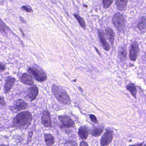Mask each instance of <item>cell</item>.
<instances>
[{
    "mask_svg": "<svg viewBox=\"0 0 146 146\" xmlns=\"http://www.w3.org/2000/svg\"><path fill=\"white\" fill-rule=\"evenodd\" d=\"M98 34L100 40L103 48L106 51H109L110 49V45L106 41L104 32L102 30H98Z\"/></svg>",
    "mask_w": 146,
    "mask_h": 146,
    "instance_id": "8fae6325",
    "label": "cell"
},
{
    "mask_svg": "<svg viewBox=\"0 0 146 146\" xmlns=\"http://www.w3.org/2000/svg\"><path fill=\"white\" fill-rule=\"evenodd\" d=\"M113 137V132L110 129L106 130L101 138V141H100L101 145H109L112 141Z\"/></svg>",
    "mask_w": 146,
    "mask_h": 146,
    "instance_id": "8992f818",
    "label": "cell"
},
{
    "mask_svg": "<svg viewBox=\"0 0 146 146\" xmlns=\"http://www.w3.org/2000/svg\"><path fill=\"white\" fill-rule=\"evenodd\" d=\"M127 48L125 46L120 47L118 49V57L121 61L124 62L127 60Z\"/></svg>",
    "mask_w": 146,
    "mask_h": 146,
    "instance_id": "e0dca14e",
    "label": "cell"
},
{
    "mask_svg": "<svg viewBox=\"0 0 146 146\" xmlns=\"http://www.w3.org/2000/svg\"><path fill=\"white\" fill-rule=\"evenodd\" d=\"M138 28L142 33L145 32L146 28V18L143 17L141 19L138 24Z\"/></svg>",
    "mask_w": 146,
    "mask_h": 146,
    "instance_id": "ffe728a7",
    "label": "cell"
},
{
    "mask_svg": "<svg viewBox=\"0 0 146 146\" xmlns=\"http://www.w3.org/2000/svg\"><path fill=\"white\" fill-rule=\"evenodd\" d=\"M21 9L23 11L25 12H27V13H32L33 12V10L31 8L30 6L28 5H25V6H22L21 8Z\"/></svg>",
    "mask_w": 146,
    "mask_h": 146,
    "instance_id": "cb8c5ba5",
    "label": "cell"
},
{
    "mask_svg": "<svg viewBox=\"0 0 146 146\" xmlns=\"http://www.w3.org/2000/svg\"><path fill=\"white\" fill-rule=\"evenodd\" d=\"M128 0H116V5L118 10H123L127 6Z\"/></svg>",
    "mask_w": 146,
    "mask_h": 146,
    "instance_id": "ac0fdd59",
    "label": "cell"
},
{
    "mask_svg": "<svg viewBox=\"0 0 146 146\" xmlns=\"http://www.w3.org/2000/svg\"><path fill=\"white\" fill-rule=\"evenodd\" d=\"M104 125H100L97 127H93L90 130V134L93 136L95 137L100 136L104 132Z\"/></svg>",
    "mask_w": 146,
    "mask_h": 146,
    "instance_id": "5bb4252c",
    "label": "cell"
},
{
    "mask_svg": "<svg viewBox=\"0 0 146 146\" xmlns=\"http://www.w3.org/2000/svg\"><path fill=\"white\" fill-rule=\"evenodd\" d=\"M112 23L119 31H123L125 27V20L124 17L120 13H117L113 16Z\"/></svg>",
    "mask_w": 146,
    "mask_h": 146,
    "instance_id": "277c9868",
    "label": "cell"
},
{
    "mask_svg": "<svg viewBox=\"0 0 146 146\" xmlns=\"http://www.w3.org/2000/svg\"><path fill=\"white\" fill-rule=\"evenodd\" d=\"M32 121L31 115L29 111L21 112L13 119V126L18 128L26 129L31 124Z\"/></svg>",
    "mask_w": 146,
    "mask_h": 146,
    "instance_id": "6da1fadb",
    "label": "cell"
},
{
    "mask_svg": "<svg viewBox=\"0 0 146 146\" xmlns=\"http://www.w3.org/2000/svg\"><path fill=\"white\" fill-rule=\"evenodd\" d=\"M59 120L61 123L63 127L69 128L73 127H74L75 124L74 121L71 119V117L68 116H60Z\"/></svg>",
    "mask_w": 146,
    "mask_h": 146,
    "instance_id": "52a82bcc",
    "label": "cell"
},
{
    "mask_svg": "<svg viewBox=\"0 0 146 146\" xmlns=\"http://www.w3.org/2000/svg\"><path fill=\"white\" fill-rule=\"evenodd\" d=\"M28 108V105L24 100L22 99H19L15 102L13 106V110L16 111L26 109Z\"/></svg>",
    "mask_w": 146,
    "mask_h": 146,
    "instance_id": "ba28073f",
    "label": "cell"
},
{
    "mask_svg": "<svg viewBox=\"0 0 146 146\" xmlns=\"http://www.w3.org/2000/svg\"><path fill=\"white\" fill-rule=\"evenodd\" d=\"M20 19L21 21L23 23H26V21L22 18V17H20Z\"/></svg>",
    "mask_w": 146,
    "mask_h": 146,
    "instance_id": "f546056e",
    "label": "cell"
},
{
    "mask_svg": "<svg viewBox=\"0 0 146 146\" xmlns=\"http://www.w3.org/2000/svg\"><path fill=\"white\" fill-rule=\"evenodd\" d=\"M113 0H103V6L105 9L108 8L113 2Z\"/></svg>",
    "mask_w": 146,
    "mask_h": 146,
    "instance_id": "603a6c76",
    "label": "cell"
},
{
    "mask_svg": "<svg viewBox=\"0 0 146 146\" xmlns=\"http://www.w3.org/2000/svg\"><path fill=\"white\" fill-rule=\"evenodd\" d=\"M44 139L47 146H52L54 144V137L50 134H45L44 135Z\"/></svg>",
    "mask_w": 146,
    "mask_h": 146,
    "instance_id": "d6986e66",
    "label": "cell"
},
{
    "mask_svg": "<svg viewBox=\"0 0 146 146\" xmlns=\"http://www.w3.org/2000/svg\"><path fill=\"white\" fill-rule=\"evenodd\" d=\"M38 93V88L35 85H33L29 88L27 92V97L31 102H32L36 99Z\"/></svg>",
    "mask_w": 146,
    "mask_h": 146,
    "instance_id": "9c48e42d",
    "label": "cell"
},
{
    "mask_svg": "<svg viewBox=\"0 0 146 146\" xmlns=\"http://www.w3.org/2000/svg\"><path fill=\"white\" fill-rule=\"evenodd\" d=\"M0 104L3 106H4L5 105V101H4V99H3V97H1V96H0Z\"/></svg>",
    "mask_w": 146,
    "mask_h": 146,
    "instance_id": "83f0119b",
    "label": "cell"
},
{
    "mask_svg": "<svg viewBox=\"0 0 146 146\" xmlns=\"http://www.w3.org/2000/svg\"><path fill=\"white\" fill-rule=\"evenodd\" d=\"M88 133H89V129L87 127L82 126L79 129L78 135L81 139H86L88 137Z\"/></svg>",
    "mask_w": 146,
    "mask_h": 146,
    "instance_id": "9a60e30c",
    "label": "cell"
},
{
    "mask_svg": "<svg viewBox=\"0 0 146 146\" xmlns=\"http://www.w3.org/2000/svg\"><path fill=\"white\" fill-rule=\"evenodd\" d=\"M28 71L36 80L39 82H44L47 79V75L46 73L37 65L30 67L28 68Z\"/></svg>",
    "mask_w": 146,
    "mask_h": 146,
    "instance_id": "3957f363",
    "label": "cell"
},
{
    "mask_svg": "<svg viewBox=\"0 0 146 146\" xmlns=\"http://www.w3.org/2000/svg\"><path fill=\"white\" fill-rule=\"evenodd\" d=\"M20 80L23 84L27 85H33L34 84V81L31 76L27 73H24L20 77Z\"/></svg>",
    "mask_w": 146,
    "mask_h": 146,
    "instance_id": "4fadbf2b",
    "label": "cell"
},
{
    "mask_svg": "<svg viewBox=\"0 0 146 146\" xmlns=\"http://www.w3.org/2000/svg\"><path fill=\"white\" fill-rule=\"evenodd\" d=\"M140 49L138 43L134 42L131 45L129 49V58L132 61H135L139 53Z\"/></svg>",
    "mask_w": 146,
    "mask_h": 146,
    "instance_id": "5b68a950",
    "label": "cell"
},
{
    "mask_svg": "<svg viewBox=\"0 0 146 146\" xmlns=\"http://www.w3.org/2000/svg\"><path fill=\"white\" fill-rule=\"evenodd\" d=\"M15 81V79L11 77H8L7 78L4 86V92L7 94L9 92L11 88L13 86Z\"/></svg>",
    "mask_w": 146,
    "mask_h": 146,
    "instance_id": "7c38bea8",
    "label": "cell"
},
{
    "mask_svg": "<svg viewBox=\"0 0 146 146\" xmlns=\"http://www.w3.org/2000/svg\"><path fill=\"white\" fill-rule=\"evenodd\" d=\"M127 89L128 91L130 92L131 94L136 99V95L137 93V90L136 87L133 84H129L127 86Z\"/></svg>",
    "mask_w": 146,
    "mask_h": 146,
    "instance_id": "44dd1931",
    "label": "cell"
},
{
    "mask_svg": "<svg viewBox=\"0 0 146 146\" xmlns=\"http://www.w3.org/2000/svg\"><path fill=\"white\" fill-rule=\"evenodd\" d=\"M84 6H85V7H87V5H85V4H84Z\"/></svg>",
    "mask_w": 146,
    "mask_h": 146,
    "instance_id": "1f68e13d",
    "label": "cell"
},
{
    "mask_svg": "<svg viewBox=\"0 0 146 146\" xmlns=\"http://www.w3.org/2000/svg\"><path fill=\"white\" fill-rule=\"evenodd\" d=\"M105 34L110 43L113 45L115 39V33L112 29L110 27H106L105 29Z\"/></svg>",
    "mask_w": 146,
    "mask_h": 146,
    "instance_id": "2e32d148",
    "label": "cell"
},
{
    "mask_svg": "<svg viewBox=\"0 0 146 146\" xmlns=\"http://www.w3.org/2000/svg\"><path fill=\"white\" fill-rule=\"evenodd\" d=\"M42 122L43 125L46 127H50L52 126V122L49 112L48 111H44L42 118Z\"/></svg>",
    "mask_w": 146,
    "mask_h": 146,
    "instance_id": "30bf717a",
    "label": "cell"
},
{
    "mask_svg": "<svg viewBox=\"0 0 146 146\" xmlns=\"http://www.w3.org/2000/svg\"><path fill=\"white\" fill-rule=\"evenodd\" d=\"M52 91L56 99L63 104H69L71 99L67 92L59 86L54 85L52 87Z\"/></svg>",
    "mask_w": 146,
    "mask_h": 146,
    "instance_id": "7a4b0ae2",
    "label": "cell"
},
{
    "mask_svg": "<svg viewBox=\"0 0 146 146\" xmlns=\"http://www.w3.org/2000/svg\"><path fill=\"white\" fill-rule=\"evenodd\" d=\"M89 117L91 119V121L94 123H98V120L97 119L96 117L93 115H89Z\"/></svg>",
    "mask_w": 146,
    "mask_h": 146,
    "instance_id": "484cf974",
    "label": "cell"
},
{
    "mask_svg": "<svg viewBox=\"0 0 146 146\" xmlns=\"http://www.w3.org/2000/svg\"><path fill=\"white\" fill-rule=\"evenodd\" d=\"M95 49L96 50V51H98V53L99 55H100V54L99 52L98 51V49H97V48H95Z\"/></svg>",
    "mask_w": 146,
    "mask_h": 146,
    "instance_id": "4dcf8cb0",
    "label": "cell"
},
{
    "mask_svg": "<svg viewBox=\"0 0 146 146\" xmlns=\"http://www.w3.org/2000/svg\"><path fill=\"white\" fill-rule=\"evenodd\" d=\"M74 15L76 19L78 21V23H79L81 27L82 28H85V27H86V23H85V21H84V19L80 16H79L78 15L76 14H74Z\"/></svg>",
    "mask_w": 146,
    "mask_h": 146,
    "instance_id": "7402d4cb",
    "label": "cell"
},
{
    "mask_svg": "<svg viewBox=\"0 0 146 146\" xmlns=\"http://www.w3.org/2000/svg\"><path fill=\"white\" fill-rule=\"evenodd\" d=\"M88 145V144L85 142V141H82L81 142L80 144V146H87Z\"/></svg>",
    "mask_w": 146,
    "mask_h": 146,
    "instance_id": "f1b7e54d",
    "label": "cell"
},
{
    "mask_svg": "<svg viewBox=\"0 0 146 146\" xmlns=\"http://www.w3.org/2000/svg\"><path fill=\"white\" fill-rule=\"evenodd\" d=\"M0 31L3 34L6 35L7 34L5 25L1 19H0Z\"/></svg>",
    "mask_w": 146,
    "mask_h": 146,
    "instance_id": "d4e9b609",
    "label": "cell"
},
{
    "mask_svg": "<svg viewBox=\"0 0 146 146\" xmlns=\"http://www.w3.org/2000/svg\"><path fill=\"white\" fill-rule=\"evenodd\" d=\"M5 66L4 64L0 62V71H3L5 70Z\"/></svg>",
    "mask_w": 146,
    "mask_h": 146,
    "instance_id": "4316f807",
    "label": "cell"
}]
</instances>
